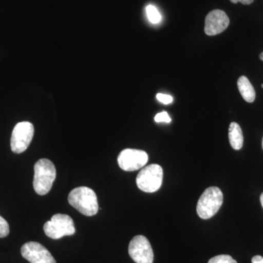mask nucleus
<instances>
[{
    "instance_id": "obj_23",
    "label": "nucleus",
    "mask_w": 263,
    "mask_h": 263,
    "mask_svg": "<svg viewBox=\"0 0 263 263\" xmlns=\"http://www.w3.org/2000/svg\"><path fill=\"white\" fill-rule=\"evenodd\" d=\"M262 88H263V84H262Z\"/></svg>"
},
{
    "instance_id": "obj_4",
    "label": "nucleus",
    "mask_w": 263,
    "mask_h": 263,
    "mask_svg": "<svg viewBox=\"0 0 263 263\" xmlns=\"http://www.w3.org/2000/svg\"><path fill=\"white\" fill-rule=\"evenodd\" d=\"M163 180V170L157 164H152L141 170L136 178L138 187L145 193H155L160 190Z\"/></svg>"
},
{
    "instance_id": "obj_15",
    "label": "nucleus",
    "mask_w": 263,
    "mask_h": 263,
    "mask_svg": "<svg viewBox=\"0 0 263 263\" xmlns=\"http://www.w3.org/2000/svg\"><path fill=\"white\" fill-rule=\"evenodd\" d=\"M10 233V227L4 218L0 216V238L8 236Z\"/></svg>"
},
{
    "instance_id": "obj_12",
    "label": "nucleus",
    "mask_w": 263,
    "mask_h": 263,
    "mask_svg": "<svg viewBox=\"0 0 263 263\" xmlns=\"http://www.w3.org/2000/svg\"><path fill=\"white\" fill-rule=\"evenodd\" d=\"M229 141L232 148L235 150L241 149L243 144V132L239 124L232 122L229 127Z\"/></svg>"
},
{
    "instance_id": "obj_21",
    "label": "nucleus",
    "mask_w": 263,
    "mask_h": 263,
    "mask_svg": "<svg viewBox=\"0 0 263 263\" xmlns=\"http://www.w3.org/2000/svg\"><path fill=\"white\" fill-rule=\"evenodd\" d=\"M259 59L263 61V52L259 54Z\"/></svg>"
},
{
    "instance_id": "obj_22",
    "label": "nucleus",
    "mask_w": 263,
    "mask_h": 263,
    "mask_svg": "<svg viewBox=\"0 0 263 263\" xmlns=\"http://www.w3.org/2000/svg\"><path fill=\"white\" fill-rule=\"evenodd\" d=\"M262 149H263V138H262Z\"/></svg>"
},
{
    "instance_id": "obj_19",
    "label": "nucleus",
    "mask_w": 263,
    "mask_h": 263,
    "mask_svg": "<svg viewBox=\"0 0 263 263\" xmlns=\"http://www.w3.org/2000/svg\"><path fill=\"white\" fill-rule=\"evenodd\" d=\"M252 263H263V257L259 255L254 256L252 257Z\"/></svg>"
},
{
    "instance_id": "obj_14",
    "label": "nucleus",
    "mask_w": 263,
    "mask_h": 263,
    "mask_svg": "<svg viewBox=\"0 0 263 263\" xmlns=\"http://www.w3.org/2000/svg\"><path fill=\"white\" fill-rule=\"evenodd\" d=\"M208 263H238L231 256L228 254H221L216 256L213 258L209 259Z\"/></svg>"
},
{
    "instance_id": "obj_17",
    "label": "nucleus",
    "mask_w": 263,
    "mask_h": 263,
    "mask_svg": "<svg viewBox=\"0 0 263 263\" xmlns=\"http://www.w3.org/2000/svg\"><path fill=\"white\" fill-rule=\"evenodd\" d=\"M157 99L160 103L168 105L173 102V98L171 95L162 94V93H158L157 95Z\"/></svg>"
},
{
    "instance_id": "obj_5",
    "label": "nucleus",
    "mask_w": 263,
    "mask_h": 263,
    "mask_svg": "<svg viewBox=\"0 0 263 263\" xmlns=\"http://www.w3.org/2000/svg\"><path fill=\"white\" fill-rule=\"evenodd\" d=\"M45 233L52 239H60L64 236L75 234L76 228L72 218L67 214H57L43 226Z\"/></svg>"
},
{
    "instance_id": "obj_18",
    "label": "nucleus",
    "mask_w": 263,
    "mask_h": 263,
    "mask_svg": "<svg viewBox=\"0 0 263 263\" xmlns=\"http://www.w3.org/2000/svg\"><path fill=\"white\" fill-rule=\"evenodd\" d=\"M231 3L236 4V3H240L243 5H250L253 3L254 0H230Z\"/></svg>"
},
{
    "instance_id": "obj_7",
    "label": "nucleus",
    "mask_w": 263,
    "mask_h": 263,
    "mask_svg": "<svg viewBox=\"0 0 263 263\" xmlns=\"http://www.w3.org/2000/svg\"><path fill=\"white\" fill-rule=\"evenodd\" d=\"M128 252L136 263H153V249L150 242L143 235H137L132 239Z\"/></svg>"
},
{
    "instance_id": "obj_1",
    "label": "nucleus",
    "mask_w": 263,
    "mask_h": 263,
    "mask_svg": "<svg viewBox=\"0 0 263 263\" xmlns=\"http://www.w3.org/2000/svg\"><path fill=\"white\" fill-rule=\"evenodd\" d=\"M69 203L85 216H92L99 210L98 197L94 190L86 186L72 190L69 194Z\"/></svg>"
},
{
    "instance_id": "obj_10",
    "label": "nucleus",
    "mask_w": 263,
    "mask_h": 263,
    "mask_svg": "<svg viewBox=\"0 0 263 263\" xmlns=\"http://www.w3.org/2000/svg\"><path fill=\"white\" fill-rule=\"evenodd\" d=\"M229 24L230 19L226 12L221 10H214L205 18L204 31L207 35H216L224 32Z\"/></svg>"
},
{
    "instance_id": "obj_3",
    "label": "nucleus",
    "mask_w": 263,
    "mask_h": 263,
    "mask_svg": "<svg viewBox=\"0 0 263 263\" xmlns=\"http://www.w3.org/2000/svg\"><path fill=\"white\" fill-rule=\"evenodd\" d=\"M223 203V193L220 189L211 186L206 189L199 198L197 205V215L202 219L213 217Z\"/></svg>"
},
{
    "instance_id": "obj_2",
    "label": "nucleus",
    "mask_w": 263,
    "mask_h": 263,
    "mask_svg": "<svg viewBox=\"0 0 263 263\" xmlns=\"http://www.w3.org/2000/svg\"><path fill=\"white\" fill-rule=\"evenodd\" d=\"M34 191L40 195L49 193L56 179L57 170L53 162L48 159H41L34 164Z\"/></svg>"
},
{
    "instance_id": "obj_16",
    "label": "nucleus",
    "mask_w": 263,
    "mask_h": 263,
    "mask_svg": "<svg viewBox=\"0 0 263 263\" xmlns=\"http://www.w3.org/2000/svg\"><path fill=\"white\" fill-rule=\"evenodd\" d=\"M155 121L156 122H166L170 123L171 122V117H169L168 114L166 111L161 112L160 114H157L155 116Z\"/></svg>"
},
{
    "instance_id": "obj_20",
    "label": "nucleus",
    "mask_w": 263,
    "mask_h": 263,
    "mask_svg": "<svg viewBox=\"0 0 263 263\" xmlns=\"http://www.w3.org/2000/svg\"><path fill=\"white\" fill-rule=\"evenodd\" d=\"M260 202L261 205H262V206L263 208V193H262V195H260Z\"/></svg>"
},
{
    "instance_id": "obj_8",
    "label": "nucleus",
    "mask_w": 263,
    "mask_h": 263,
    "mask_svg": "<svg viewBox=\"0 0 263 263\" xmlns=\"http://www.w3.org/2000/svg\"><path fill=\"white\" fill-rule=\"evenodd\" d=\"M148 160L146 152L132 148L122 151L117 160L119 167L124 171H138L144 167Z\"/></svg>"
},
{
    "instance_id": "obj_11",
    "label": "nucleus",
    "mask_w": 263,
    "mask_h": 263,
    "mask_svg": "<svg viewBox=\"0 0 263 263\" xmlns=\"http://www.w3.org/2000/svg\"><path fill=\"white\" fill-rule=\"evenodd\" d=\"M238 88L242 98L247 103H253L256 98L255 90L246 76H240L238 80Z\"/></svg>"
},
{
    "instance_id": "obj_6",
    "label": "nucleus",
    "mask_w": 263,
    "mask_h": 263,
    "mask_svg": "<svg viewBox=\"0 0 263 263\" xmlns=\"http://www.w3.org/2000/svg\"><path fill=\"white\" fill-rule=\"evenodd\" d=\"M34 128L32 123L19 122L12 133L10 146L15 154L23 153L27 149L34 136Z\"/></svg>"
},
{
    "instance_id": "obj_9",
    "label": "nucleus",
    "mask_w": 263,
    "mask_h": 263,
    "mask_svg": "<svg viewBox=\"0 0 263 263\" xmlns=\"http://www.w3.org/2000/svg\"><path fill=\"white\" fill-rule=\"evenodd\" d=\"M21 253L30 263H57L49 251L37 242L24 243L21 249Z\"/></svg>"
},
{
    "instance_id": "obj_13",
    "label": "nucleus",
    "mask_w": 263,
    "mask_h": 263,
    "mask_svg": "<svg viewBox=\"0 0 263 263\" xmlns=\"http://www.w3.org/2000/svg\"><path fill=\"white\" fill-rule=\"evenodd\" d=\"M146 12L147 17H148L151 23L158 24L162 20V15H161L157 8L154 5H148L146 8Z\"/></svg>"
}]
</instances>
